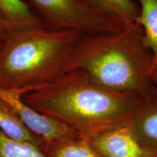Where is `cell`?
<instances>
[{"instance_id": "6da1fadb", "label": "cell", "mask_w": 157, "mask_h": 157, "mask_svg": "<svg viewBox=\"0 0 157 157\" xmlns=\"http://www.w3.org/2000/svg\"><path fill=\"white\" fill-rule=\"evenodd\" d=\"M27 105L91 138L129 124L140 96L100 87L79 68L66 71L40 89L23 95Z\"/></svg>"}, {"instance_id": "7a4b0ae2", "label": "cell", "mask_w": 157, "mask_h": 157, "mask_svg": "<svg viewBox=\"0 0 157 157\" xmlns=\"http://www.w3.org/2000/svg\"><path fill=\"white\" fill-rule=\"evenodd\" d=\"M152 66L142 27L133 22L117 33L83 35L66 72L79 68L104 89L143 97L155 87Z\"/></svg>"}, {"instance_id": "3957f363", "label": "cell", "mask_w": 157, "mask_h": 157, "mask_svg": "<svg viewBox=\"0 0 157 157\" xmlns=\"http://www.w3.org/2000/svg\"><path fill=\"white\" fill-rule=\"evenodd\" d=\"M83 34L44 27L12 30L0 47V89L29 93L66 72Z\"/></svg>"}, {"instance_id": "277c9868", "label": "cell", "mask_w": 157, "mask_h": 157, "mask_svg": "<svg viewBox=\"0 0 157 157\" xmlns=\"http://www.w3.org/2000/svg\"><path fill=\"white\" fill-rule=\"evenodd\" d=\"M50 31H76L83 35L112 34L128 23L96 14L76 0H23Z\"/></svg>"}, {"instance_id": "5b68a950", "label": "cell", "mask_w": 157, "mask_h": 157, "mask_svg": "<svg viewBox=\"0 0 157 157\" xmlns=\"http://www.w3.org/2000/svg\"><path fill=\"white\" fill-rule=\"evenodd\" d=\"M25 94L18 90L0 89V98L10 105L23 124L36 137L39 147L65 137L79 136L73 129L53 118L37 112L27 105L23 100Z\"/></svg>"}, {"instance_id": "8992f818", "label": "cell", "mask_w": 157, "mask_h": 157, "mask_svg": "<svg viewBox=\"0 0 157 157\" xmlns=\"http://www.w3.org/2000/svg\"><path fill=\"white\" fill-rule=\"evenodd\" d=\"M89 140L104 157H157L139 143L128 124L98 135Z\"/></svg>"}, {"instance_id": "52a82bcc", "label": "cell", "mask_w": 157, "mask_h": 157, "mask_svg": "<svg viewBox=\"0 0 157 157\" xmlns=\"http://www.w3.org/2000/svg\"><path fill=\"white\" fill-rule=\"evenodd\" d=\"M135 138L157 156V87L141 97L140 103L128 124Z\"/></svg>"}, {"instance_id": "ba28073f", "label": "cell", "mask_w": 157, "mask_h": 157, "mask_svg": "<svg viewBox=\"0 0 157 157\" xmlns=\"http://www.w3.org/2000/svg\"><path fill=\"white\" fill-rule=\"evenodd\" d=\"M88 10L125 23L136 22L140 7L135 0H76Z\"/></svg>"}, {"instance_id": "9c48e42d", "label": "cell", "mask_w": 157, "mask_h": 157, "mask_svg": "<svg viewBox=\"0 0 157 157\" xmlns=\"http://www.w3.org/2000/svg\"><path fill=\"white\" fill-rule=\"evenodd\" d=\"M48 157H104L90 140L82 136L68 137L39 147Z\"/></svg>"}, {"instance_id": "30bf717a", "label": "cell", "mask_w": 157, "mask_h": 157, "mask_svg": "<svg viewBox=\"0 0 157 157\" xmlns=\"http://www.w3.org/2000/svg\"><path fill=\"white\" fill-rule=\"evenodd\" d=\"M140 7L137 18L142 27L146 46L153 56L152 74L157 68V0H137Z\"/></svg>"}, {"instance_id": "8fae6325", "label": "cell", "mask_w": 157, "mask_h": 157, "mask_svg": "<svg viewBox=\"0 0 157 157\" xmlns=\"http://www.w3.org/2000/svg\"><path fill=\"white\" fill-rule=\"evenodd\" d=\"M0 11L10 23L12 30L44 27L23 0H0Z\"/></svg>"}, {"instance_id": "7c38bea8", "label": "cell", "mask_w": 157, "mask_h": 157, "mask_svg": "<svg viewBox=\"0 0 157 157\" xmlns=\"http://www.w3.org/2000/svg\"><path fill=\"white\" fill-rule=\"evenodd\" d=\"M0 129L13 140L33 143L39 146L36 137L23 124L10 105L1 98Z\"/></svg>"}, {"instance_id": "4fadbf2b", "label": "cell", "mask_w": 157, "mask_h": 157, "mask_svg": "<svg viewBox=\"0 0 157 157\" xmlns=\"http://www.w3.org/2000/svg\"><path fill=\"white\" fill-rule=\"evenodd\" d=\"M0 157L48 156L37 145L13 140L0 129Z\"/></svg>"}, {"instance_id": "5bb4252c", "label": "cell", "mask_w": 157, "mask_h": 157, "mask_svg": "<svg viewBox=\"0 0 157 157\" xmlns=\"http://www.w3.org/2000/svg\"><path fill=\"white\" fill-rule=\"evenodd\" d=\"M11 31L10 25L0 11V42H3Z\"/></svg>"}, {"instance_id": "9a60e30c", "label": "cell", "mask_w": 157, "mask_h": 157, "mask_svg": "<svg viewBox=\"0 0 157 157\" xmlns=\"http://www.w3.org/2000/svg\"><path fill=\"white\" fill-rule=\"evenodd\" d=\"M152 80L154 82V85L157 87V68L154 71V73L152 74Z\"/></svg>"}, {"instance_id": "2e32d148", "label": "cell", "mask_w": 157, "mask_h": 157, "mask_svg": "<svg viewBox=\"0 0 157 157\" xmlns=\"http://www.w3.org/2000/svg\"><path fill=\"white\" fill-rule=\"evenodd\" d=\"M2 42H0V47H1V44H2Z\"/></svg>"}]
</instances>
